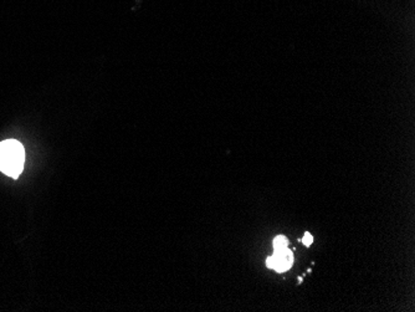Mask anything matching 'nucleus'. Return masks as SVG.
I'll return each instance as SVG.
<instances>
[{"mask_svg": "<svg viewBox=\"0 0 415 312\" xmlns=\"http://www.w3.org/2000/svg\"><path fill=\"white\" fill-rule=\"evenodd\" d=\"M287 245H289V240H287V238L284 237V235H279V237H276L275 240H273V249H275V250L287 248Z\"/></svg>", "mask_w": 415, "mask_h": 312, "instance_id": "7ed1b4c3", "label": "nucleus"}, {"mask_svg": "<svg viewBox=\"0 0 415 312\" xmlns=\"http://www.w3.org/2000/svg\"><path fill=\"white\" fill-rule=\"evenodd\" d=\"M25 162V151L19 141L0 142V172L16 179L21 174Z\"/></svg>", "mask_w": 415, "mask_h": 312, "instance_id": "f257e3e1", "label": "nucleus"}, {"mask_svg": "<svg viewBox=\"0 0 415 312\" xmlns=\"http://www.w3.org/2000/svg\"><path fill=\"white\" fill-rule=\"evenodd\" d=\"M292 264H294V255H292V251L287 248L275 250L272 256L268 257L266 261L268 268L280 271V273L289 270L292 266Z\"/></svg>", "mask_w": 415, "mask_h": 312, "instance_id": "f03ea898", "label": "nucleus"}, {"mask_svg": "<svg viewBox=\"0 0 415 312\" xmlns=\"http://www.w3.org/2000/svg\"><path fill=\"white\" fill-rule=\"evenodd\" d=\"M312 241H313V238H312V235L310 234V233H306L305 237H303V239H302V243L305 244L306 246H310L312 244Z\"/></svg>", "mask_w": 415, "mask_h": 312, "instance_id": "20e7f679", "label": "nucleus"}]
</instances>
